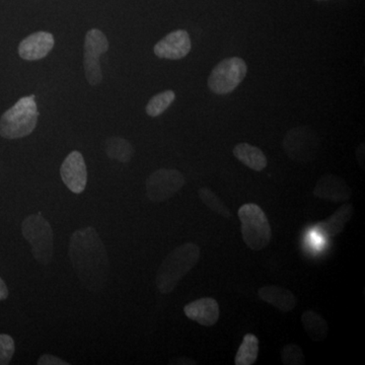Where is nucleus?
Masks as SVG:
<instances>
[{
  "label": "nucleus",
  "instance_id": "obj_1",
  "mask_svg": "<svg viewBox=\"0 0 365 365\" xmlns=\"http://www.w3.org/2000/svg\"><path fill=\"white\" fill-rule=\"evenodd\" d=\"M69 258L83 287L91 292H100L109 277V259L104 242L91 227L81 228L72 235L69 242Z\"/></svg>",
  "mask_w": 365,
  "mask_h": 365
},
{
  "label": "nucleus",
  "instance_id": "obj_2",
  "mask_svg": "<svg viewBox=\"0 0 365 365\" xmlns=\"http://www.w3.org/2000/svg\"><path fill=\"white\" fill-rule=\"evenodd\" d=\"M200 259V248L193 242H186L173 250L158 268L155 283L160 294H169Z\"/></svg>",
  "mask_w": 365,
  "mask_h": 365
},
{
  "label": "nucleus",
  "instance_id": "obj_3",
  "mask_svg": "<svg viewBox=\"0 0 365 365\" xmlns=\"http://www.w3.org/2000/svg\"><path fill=\"white\" fill-rule=\"evenodd\" d=\"M38 116L35 96L20 98L0 117V136L14 140L30 135L37 126Z\"/></svg>",
  "mask_w": 365,
  "mask_h": 365
},
{
  "label": "nucleus",
  "instance_id": "obj_4",
  "mask_svg": "<svg viewBox=\"0 0 365 365\" xmlns=\"http://www.w3.org/2000/svg\"><path fill=\"white\" fill-rule=\"evenodd\" d=\"M242 235L245 244L253 251H260L270 244L272 237L270 223L265 212L257 204H245L239 209Z\"/></svg>",
  "mask_w": 365,
  "mask_h": 365
},
{
  "label": "nucleus",
  "instance_id": "obj_5",
  "mask_svg": "<svg viewBox=\"0 0 365 365\" xmlns=\"http://www.w3.org/2000/svg\"><path fill=\"white\" fill-rule=\"evenodd\" d=\"M24 237L32 247L34 258L42 265H48L53 257V230L44 216L38 213L28 216L21 225Z\"/></svg>",
  "mask_w": 365,
  "mask_h": 365
},
{
  "label": "nucleus",
  "instance_id": "obj_6",
  "mask_svg": "<svg viewBox=\"0 0 365 365\" xmlns=\"http://www.w3.org/2000/svg\"><path fill=\"white\" fill-rule=\"evenodd\" d=\"M248 67L240 57H232L220 61L211 71L208 86L216 95L232 93L246 78Z\"/></svg>",
  "mask_w": 365,
  "mask_h": 365
},
{
  "label": "nucleus",
  "instance_id": "obj_7",
  "mask_svg": "<svg viewBox=\"0 0 365 365\" xmlns=\"http://www.w3.org/2000/svg\"><path fill=\"white\" fill-rule=\"evenodd\" d=\"M319 139L312 129L299 127L288 132L283 140V148L288 157L294 162H313L319 153Z\"/></svg>",
  "mask_w": 365,
  "mask_h": 365
},
{
  "label": "nucleus",
  "instance_id": "obj_8",
  "mask_svg": "<svg viewBox=\"0 0 365 365\" xmlns=\"http://www.w3.org/2000/svg\"><path fill=\"white\" fill-rule=\"evenodd\" d=\"M109 50V41L102 31L91 29L86 35L83 67L86 81L91 86L102 83L103 72L100 57Z\"/></svg>",
  "mask_w": 365,
  "mask_h": 365
},
{
  "label": "nucleus",
  "instance_id": "obj_9",
  "mask_svg": "<svg viewBox=\"0 0 365 365\" xmlns=\"http://www.w3.org/2000/svg\"><path fill=\"white\" fill-rule=\"evenodd\" d=\"M185 178L177 170H155L146 180V196L155 203L165 202L184 187Z\"/></svg>",
  "mask_w": 365,
  "mask_h": 365
},
{
  "label": "nucleus",
  "instance_id": "obj_10",
  "mask_svg": "<svg viewBox=\"0 0 365 365\" xmlns=\"http://www.w3.org/2000/svg\"><path fill=\"white\" fill-rule=\"evenodd\" d=\"M60 176L67 188L76 194L85 191L88 182V170L85 158L78 150L67 155L60 168Z\"/></svg>",
  "mask_w": 365,
  "mask_h": 365
},
{
  "label": "nucleus",
  "instance_id": "obj_11",
  "mask_svg": "<svg viewBox=\"0 0 365 365\" xmlns=\"http://www.w3.org/2000/svg\"><path fill=\"white\" fill-rule=\"evenodd\" d=\"M191 48L189 34L184 30H178L158 41L153 52L158 58L179 60L187 56Z\"/></svg>",
  "mask_w": 365,
  "mask_h": 365
},
{
  "label": "nucleus",
  "instance_id": "obj_12",
  "mask_svg": "<svg viewBox=\"0 0 365 365\" xmlns=\"http://www.w3.org/2000/svg\"><path fill=\"white\" fill-rule=\"evenodd\" d=\"M314 195L323 200L339 203L349 200L352 190L344 180L336 175H325L319 180L314 186Z\"/></svg>",
  "mask_w": 365,
  "mask_h": 365
},
{
  "label": "nucleus",
  "instance_id": "obj_13",
  "mask_svg": "<svg viewBox=\"0 0 365 365\" xmlns=\"http://www.w3.org/2000/svg\"><path fill=\"white\" fill-rule=\"evenodd\" d=\"M54 47V38L47 32L34 33L19 45V54L26 61H37L45 58Z\"/></svg>",
  "mask_w": 365,
  "mask_h": 365
},
{
  "label": "nucleus",
  "instance_id": "obj_14",
  "mask_svg": "<svg viewBox=\"0 0 365 365\" xmlns=\"http://www.w3.org/2000/svg\"><path fill=\"white\" fill-rule=\"evenodd\" d=\"M187 318L204 327L215 326L220 319V306L215 299L203 297L190 302L184 307Z\"/></svg>",
  "mask_w": 365,
  "mask_h": 365
},
{
  "label": "nucleus",
  "instance_id": "obj_15",
  "mask_svg": "<svg viewBox=\"0 0 365 365\" xmlns=\"http://www.w3.org/2000/svg\"><path fill=\"white\" fill-rule=\"evenodd\" d=\"M258 297L282 313H289L294 309L297 304V297L289 289L278 285L261 287L258 290Z\"/></svg>",
  "mask_w": 365,
  "mask_h": 365
},
{
  "label": "nucleus",
  "instance_id": "obj_16",
  "mask_svg": "<svg viewBox=\"0 0 365 365\" xmlns=\"http://www.w3.org/2000/svg\"><path fill=\"white\" fill-rule=\"evenodd\" d=\"M354 208L351 204H345L338 208L330 217L317 225V235L335 237L345 230L346 223L351 220Z\"/></svg>",
  "mask_w": 365,
  "mask_h": 365
},
{
  "label": "nucleus",
  "instance_id": "obj_17",
  "mask_svg": "<svg viewBox=\"0 0 365 365\" xmlns=\"http://www.w3.org/2000/svg\"><path fill=\"white\" fill-rule=\"evenodd\" d=\"M232 153L240 162L256 172H262L267 167V158L263 151L251 144L246 143L237 144L235 146Z\"/></svg>",
  "mask_w": 365,
  "mask_h": 365
},
{
  "label": "nucleus",
  "instance_id": "obj_18",
  "mask_svg": "<svg viewBox=\"0 0 365 365\" xmlns=\"http://www.w3.org/2000/svg\"><path fill=\"white\" fill-rule=\"evenodd\" d=\"M302 324L309 337L314 342H322L328 337V322L316 312L307 311L302 314Z\"/></svg>",
  "mask_w": 365,
  "mask_h": 365
},
{
  "label": "nucleus",
  "instance_id": "obj_19",
  "mask_svg": "<svg viewBox=\"0 0 365 365\" xmlns=\"http://www.w3.org/2000/svg\"><path fill=\"white\" fill-rule=\"evenodd\" d=\"M105 151L111 160L126 163L130 162L134 155V148L132 144L122 137H110L106 140Z\"/></svg>",
  "mask_w": 365,
  "mask_h": 365
},
{
  "label": "nucleus",
  "instance_id": "obj_20",
  "mask_svg": "<svg viewBox=\"0 0 365 365\" xmlns=\"http://www.w3.org/2000/svg\"><path fill=\"white\" fill-rule=\"evenodd\" d=\"M259 340L254 334H247L235 355V365H252L258 359Z\"/></svg>",
  "mask_w": 365,
  "mask_h": 365
},
{
  "label": "nucleus",
  "instance_id": "obj_21",
  "mask_svg": "<svg viewBox=\"0 0 365 365\" xmlns=\"http://www.w3.org/2000/svg\"><path fill=\"white\" fill-rule=\"evenodd\" d=\"M175 98H176V93L173 91H165L158 93L150 98V102L146 105L145 111L148 116H160L169 109L170 106L174 103Z\"/></svg>",
  "mask_w": 365,
  "mask_h": 365
},
{
  "label": "nucleus",
  "instance_id": "obj_22",
  "mask_svg": "<svg viewBox=\"0 0 365 365\" xmlns=\"http://www.w3.org/2000/svg\"><path fill=\"white\" fill-rule=\"evenodd\" d=\"M198 194L201 201L213 212L217 213L218 215L223 216L225 218H232V215L230 209L212 190L204 187V188L199 190Z\"/></svg>",
  "mask_w": 365,
  "mask_h": 365
},
{
  "label": "nucleus",
  "instance_id": "obj_23",
  "mask_svg": "<svg viewBox=\"0 0 365 365\" xmlns=\"http://www.w3.org/2000/svg\"><path fill=\"white\" fill-rule=\"evenodd\" d=\"M281 360L285 365H302L306 364L304 352L299 345L287 344L281 352Z\"/></svg>",
  "mask_w": 365,
  "mask_h": 365
},
{
  "label": "nucleus",
  "instance_id": "obj_24",
  "mask_svg": "<svg viewBox=\"0 0 365 365\" xmlns=\"http://www.w3.org/2000/svg\"><path fill=\"white\" fill-rule=\"evenodd\" d=\"M14 350V341L11 336L1 334L0 335V365H6L13 359Z\"/></svg>",
  "mask_w": 365,
  "mask_h": 365
},
{
  "label": "nucleus",
  "instance_id": "obj_25",
  "mask_svg": "<svg viewBox=\"0 0 365 365\" xmlns=\"http://www.w3.org/2000/svg\"><path fill=\"white\" fill-rule=\"evenodd\" d=\"M39 365H68V362L64 361L59 357L52 354H44L38 360Z\"/></svg>",
  "mask_w": 365,
  "mask_h": 365
},
{
  "label": "nucleus",
  "instance_id": "obj_26",
  "mask_svg": "<svg viewBox=\"0 0 365 365\" xmlns=\"http://www.w3.org/2000/svg\"><path fill=\"white\" fill-rule=\"evenodd\" d=\"M9 297V288L4 281L0 278V300L6 299Z\"/></svg>",
  "mask_w": 365,
  "mask_h": 365
},
{
  "label": "nucleus",
  "instance_id": "obj_27",
  "mask_svg": "<svg viewBox=\"0 0 365 365\" xmlns=\"http://www.w3.org/2000/svg\"><path fill=\"white\" fill-rule=\"evenodd\" d=\"M187 359H175L174 362H170V364H196V362H194V360H187V361H185Z\"/></svg>",
  "mask_w": 365,
  "mask_h": 365
}]
</instances>
